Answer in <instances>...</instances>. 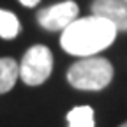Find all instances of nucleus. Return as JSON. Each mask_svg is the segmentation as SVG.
Here are the masks:
<instances>
[{
	"instance_id": "423d86ee",
	"label": "nucleus",
	"mask_w": 127,
	"mask_h": 127,
	"mask_svg": "<svg viewBox=\"0 0 127 127\" xmlns=\"http://www.w3.org/2000/svg\"><path fill=\"white\" fill-rule=\"evenodd\" d=\"M20 76V65L14 58H0V94L9 92Z\"/></svg>"
},
{
	"instance_id": "1a4fd4ad",
	"label": "nucleus",
	"mask_w": 127,
	"mask_h": 127,
	"mask_svg": "<svg viewBox=\"0 0 127 127\" xmlns=\"http://www.w3.org/2000/svg\"><path fill=\"white\" fill-rule=\"evenodd\" d=\"M39 2H41V0H20V4L25 5V7H35Z\"/></svg>"
},
{
	"instance_id": "39448f33",
	"label": "nucleus",
	"mask_w": 127,
	"mask_h": 127,
	"mask_svg": "<svg viewBox=\"0 0 127 127\" xmlns=\"http://www.w3.org/2000/svg\"><path fill=\"white\" fill-rule=\"evenodd\" d=\"M92 14L109 21L117 32H127V2L124 0H94Z\"/></svg>"
},
{
	"instance_id": "9b49d317",
	"label": "nucleus",
	"mask_w": 127,
	"mask_h": 127,
	"mask_svg": "<svg viewBox=\"0 0 127 127\" xmlns=\"http://www.w3.org/2000/svg\"><path fill=\"white\" fill-rule=\"evenodd\" d=\"M124 2H127V0H124Z\"/></svg>"
},
{
	"instance_id": "20e7f679",
	"label": "nucleus",
	"mask_w": 127,
	"mask_h": 127,
	"mask_svg": "<svg viewBox=\"0 0 127 127\" xmlns=\"http://www.w3.org/2000/svg\"><path fill=\"white\" fill-rule=\"evenodd\" d=\"M78 5L71 0L55 4L37 12V23L46 30H64L78 20Z\"/></svg>"
},
{
	"instance_id": "9d476101",
	"label": "nucleus",
	"mask_w": 127,
	"mask_h": 127,
	"mask_svg": "<svg viewBox=\"0 0 127 127\" xmlns=\"http://www.w3.org/2000/svg\"><path fill=\"white\" fill-rule=\"evenodd\" d=\"M118 127H127V122H124L122 125H118Z\"/></svg>"
},
{
	"instance_id": "0eeeda50",
	"label": "nucleus",
	"mask_w": 127,
	"mask_h": 127,
	"mask_svg": "<svg viewBox=\"0 0 127 127\" xmlns=\"http://www.w3.org/2000/svg\"><path fill=\"white\" fill-rule=\"evenodd\" d=\"M69 127H95L94 109L90 106H76L67 113Z\"/></svg>"
},
{
	"instance_id": "6e6552de",
	"label": "nucleus",
	"mask_w": 127,
	"mask_h": 127,
	"mask_svg": "<svg viewBox=\"0 0 127 127\" xmlns=\"http://www.w3.org/2000/svg\"><path fill=\"white\" fill-rule=\"evenodd\" d=\"M20 34V21L11 12L0 9V37L2 39H14Z\"/></svg>"
},
{
	"instance_id": "7ed1b4c3",
	"label": "nucleus",
	"mask_w": 127,
	"mask_h": 127,
	"mask_svg": "<svg viewBox=\"0 0 127 127\" xmlns=\"http://www.w3.org/2000/svg\"><path fill=\"white\" fill-rule=\"evenodd\" d=\"M53 71V55L42 44H35L28 48V51L23 55L20 64V78L25 85L37 87L42 85Z\"/></svg>"
},
{
	"instance_id": "f257e3e1",
	"label": "nucleus",
	"mask_w": 127,
	"mask_h": 127,
	"mask_svg": "<svg viewBox=\"0 0 127 127\" xmlns=\"http://www.w3.org/2000/svg\"><path fill=\"white\" fill-rule=\"evenodd\" d=\"M117 28L99 16L78 18L62 30L60 46L74 57H92L113 44Z\"/></svg>"
},
{
	"instance_id": "f03ea898",
	"label": "nucleus",
	"mask_w": 127,
	"mask_h": 127,
	"mask_svg": "<svg viewBox=\"0 0 127 127\" xmlns=\"http://www.w3.org/2000/svg\"><path fill=\"white\" fill-rule=\"evenodd\" d=\"M113 79V65L102 57H83L67 71V81L78 90H102Z\"/></svg>"
}]
</instances>
